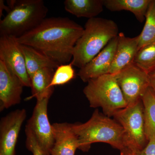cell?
Returning <instances> with one entry per match:
<instances>
[{"label":"cell","mask_w":155,"mask_h":155,"mask_svg":"<svg viewBox=\"0 0 155 155\" xmlns=\"http://www.w3.org/2000/svg\"><path fill=\"white\" fill-rule=\"evenodd\" d=\"M83 31L82 26L67 17L46 18L17 41L61 65L72 61L75 45Z\"/></svg>","instance_id":"obj_1"},{"label":"cell","mask_w":155,"mask_h":155,"mask_svg":"<svg viewBox=\"0 0 155 155\" xmlns=\"http://www.w3.org/2000/svg\"><path fill=\"white\" fill-rule=\"evenodd\" d=\"M26 116L25 109H17L1 119L0 155H15L17 139Z\"/></svg>","instance_id":"obj_10"},{"label":"cell","mask_w":155,"mask_h":155,"mask_svg":"<svg viewBox=\"0 0 155 155\" xmlns=\"http://www.w3.org/2000/svg\"><path fill=\"white\" fill-rule=\"evenodd\" d=\"M54 142L51 155H75L79 148L77 136L72 127V124L67 122L54 123L52 125Z\"/></svg>","instance_id":"obj_14"},{"label":"cell","mask_w":155,"mask_h":155,"mask_svg":"<svg viewBox=\"0 0 155 155\" xmlns=\"http://www.w3.org/2000/svg\"><path fill=\"white\" fill-rule=\"evenodd\" d=\"M73 67L71 63L60 65L54 71L50 86L64 85L73 79L75 75Z\"/></svg>","instance_id":"obj_22"},{"label":"cell","mask_w":155,"mask_h":155,"mask_svg":"<svg viewBox=\"0 0 155 155\" xmlns=\"http://www.w3.org/2000/svg\"><path fill=\"white\" fill-rule=\"evenodd\" d=\"M119 28L112 19L100 17L88 19L73 51L71 64L79 69L94 58L119 34Z\"/></svg>","instance_id":"obj_2"},{"label":"cell","mask_w":155,"mask_h":155,"mask_svg":"<svg viewBox=\"0 0 155 155\" xmlns=\"http://www.w3.org/2000/svg\"><path fill=\"white\" fill-rule=\"evenodd\" d=\"M25 133L26 135L25 145L27 149L32 153L33 155H51L45 152L38 144L34 136L29 129L25 127Z\"/></svg>","instance_id":"obj_23"},{"label":"cell","mask_w":155,"mask_h":155,"mask_svg":"<svg viewBox=\"0 0 155 155\" xmlns=\"http://www.w3.org/2000/svg\"><path fill=\"white\" fill-rule=\"evenodd\" d=\"M54 73V69L49 68H43L35 72L30 78L31 95L25 100L33 98H36V100L50 98L54 87L50 86Z\"/></svg>","instance_id":"obj_15"},{"label":"cell","mask_w":155,"mask_h":155,"mask_svg":"<svg viewBox=\"0 0 155 155\" xmlns=\"http://www.w3.org/2000/svg\"><path fill=\"white\" fill-rule=\"evenodd\" d=\"M144 109L145 132L148 141L155 138V96L149 87L141 98Z\"/></svg>","instance_id":"obj_19"},{"label":"cell","mask_w":155,"mask_h":155,"mask_svg":"<svg viewBox=\"0 0 155 155\" xmlns=\"http://www.w3.org/2000/svg\"><path fill=\"white\" fill-rule=\"evenodd\" d=\"M114 75L127 106L141 99L150 87V75L134 63Z\"/></svg>","instance_id":"obj_7"},{"label":"cell","mask_w":155,"mask_h":155,"mask_svg":"<svg viewBox=\"0 0 155 155\" xmlns=\"http://www.w3.org/2000/svg\"><path fill=\"white\" fill-rule=\"evenodd\" d=\"M49 98L36 100L33 113L25 127L32 133L38 144L45 152L50 154L54 142L52 125L49 121L48 105Z\"/></svg>","instance_id":"obj_8"},{"label":"cell","mask_w":155,"mask_h":155,"mask_svg":"<svg viewBox=\"0 0 155 155\" xmlns=\"http://www.w3.org/2000/svg\"><path fill=\"white\" fill-rule=\"evenodd\" d=\"M23 87L17 75L0 61V111L20 103Z\"/></svg>","instance_id":"obj_11"},{"label":"cell","mask_w":155,"mask_h":155,"mask_svg":"<svg viewBox=\"0 0 155 155\" xmlns=\"http://www.w3.org/2000/svg\"><path fill=\"white\" fill-rule=\"evenodd\" d=\"M121 155H134L129 152H121Z\"/></svg>","instance_id":"obj_27"},{"label":"cell","mask_w":155,"mask_h":155,"mask_svg":"<svg viewBox=\"0 0 155 155\" xmlns=\"http://www.w3.org/2000/svg\"><path fill=\"white\" fill-rule=\"evenodd\" d=\"M0 61H3L17 75L24 87H31L30 78L17 38L8 35H0Z\"/></svg>","instance_id":"obj_9"},{"label":"cell","mask_w":155,"mask_h":155,"mask_svg":"<svg viewBox=\"0 0 155 155\" xmlns=\"http://www.w3.org/2000/svg\"><path fill=\"white\" fill-rule=\"evenodd\" d=\"M151 0H104V6L111 12L130 11L142 23Z\"/></svg>","instance_id":"obj_17"},{"label":"cell","mask_w":155,"mask_h":155,"mask_svg":"<svg viewBox=\"0 0 155 155\" xmlns=\"http://www.w3.org/2000/svg\"><path fill=\"white\" fill-rule=\"evenodd\" d=\"M83 93L92 108L101 107L104 114L110 117L127 107L124 96L115 76L111 74L90 79Z\"/></svg>","instance_id":"obj_5"},{"label":"cell","mask_w":155,"mask_h":155,"mask_svg":"<svg viewBox=\"0 0 155 155\" xmlns=\"http://www.w3.org/2000/svg\"><path fill=\"white\" fill-rule=\"evenodd\" d=\"M134 155H155V138H151L145 147Z\"/></svg>","instance_id":"obj_24"},{"label":"cell","mask_w":155,"mask_h":155,"mask_svg":"<svg viewBox=\"0 0 155 155\" xmlns=\"http://www.w3.org/2000/svg\"><path fill=\"white\" fill-rule=\"evenodd\" d=\"M72 127L78 139V149L82 151H88L91 145L97 142L108 143L121 152L127 151L123 127L116 120L100 113L97 109L87 122L72 124Z\"/></svg>","instance_id":"obj_3"},{"label":"cell","mask_w":155,"mask_h":155,"mask_svg":"<svg viewBox=\"0 0 155 155\" xmlns=\"http://www.w3.org/2000/svg\"><path fill=\"white\" fill-rule=\"evenodd\" d=\"M139 35L125 36L123 32L118 35V44L109 74L114 75L133 63L138 51Z\"/></svg>","instance_id":"obj_13"},{"label":"cell","mask_w":155,"mask_h":155,"mask_svg":"<svg viewBox=\"0 0 155 155\" xmlns=\"http://www.w3.org/2000/svg\"><path fill=\"white\" fill-rule=\"evenodd\" d=\"M133 63L149 75L155 72V43L140 49Z\"/></svg>","instance_id":"obj_21"},{"label":"cell","mask_w":155,"mask_h":155,"mask_svg":"<svg viewBox=\"0 0 155 155\" xmlns=\"http://www.w3.org/2000/svg\"><path fill=\"white\" fill-rule=\"evenodd\" d=\"M150 87L152 90L155 96V72L150 74Z\"/></svg>","instance_id":"obj_25"},{"label":"cell","mask_w":155,"mask_h":155,"mask_svg":"<svg viewBox=\"0 0 155 155\" xmlns=\"http://www.w3.org/2000/svg\"><path fill=\"white\" fill-rule=\"evenodd\" d=\"M4 10H5L7 13H8L10 11L8 6H6L5 4V2L3 0L0 1V17H2L3 15V11Z\"/></svg>","instance_id":"obj_26"},{"label":"cell","mask_w":155,"mask_h":155,"mask_svg":"<svg viewBox=\"0 0 155 155\" xmlns=\"http://www.w3.org/2000/svg\"><path fill=\"white\" fill-rule=\"evenodd\" d=\"M10 11L0 21V35L20 37L46 18L48 9L42 0L7 1Z\"/></svg>","instance_id":"obj_4"},{"label":"cell","mask_w":155,"mask_h":155,"mask_svg":"<svg viewBox=\"0 0 155 155\" xmlns=\"http://www.w3.org/2000/svg\"><path fill=\"white\" fill-rule=\"evenodd\" d=\"M64 8L75 17L91 18L97 17L104 11V0H66Z\"/></svg>","instance_id":"obj_16"},{"label":"cell","mask_w":155,"mask_h":155,"mask_svg":"<svg viewBox=\"0 0 155 155\" xmlns=\"http://www.w3.org/2000/svg\"><path fill=\"white\" fill-rule=\"evenodd\" d=\"M20 47L24 56L26 69L30 78L40 69L45 68L57 69L60 66L33 48L22 44H20Z\"/></svg>","instance_id":"obj_18"},{"label":"cell","mask_w":155,"mask_h":155,"mask_svg":"<svg viewBox=\"0 0 155 155\" xmlns=\"http://www.w3.org/2000/svg\"><path fill=\"white\" fill-rule=\"evenodd\" d=\"M145 20L143 28L139 35L138 50L145 46L155 43V0H151Z\"/></svg>","instance_id":"obj_20"},{"label":"cell","mask_w":155,"mask_h":155,"mask_svg":"<svg viewBox=\"0 0 155 155\" xmlns=\"http://www.w3.org/2000/svg\"><path fill=\"white\" fill-rule=\"evenodd\" d=\"M113 117L123 127L127 151L134 154L145 147L148 141L145 132L144 109L142 99L117 111Z\"/></svg>","instance_id":"obj_6"},{"label":"cell","mask_w":155,"mask_h":155,"mask_svg":"<svg viewBox=\"0 0 155 155\" xmlns=\"http://www.w3.org/2000/svg\"><path fill=\"white\" fill-rule=\"evenodd\" d=\"M118 44V36L111 40L94 58L83 68L78 75L83 82L109 74Z\"/></svg>","instance_id":"obj_12"}]
</instances>
